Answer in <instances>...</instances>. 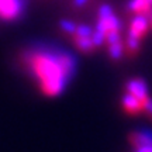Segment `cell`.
Returning a JSON list of instances; mask_svg holds the SVG:
<instances>
[{"mask_svg": "<svg viewBox=\"0 0 152 152\" xmlns=\"http://www.w3.org/2000/svg\"><path fill=\"white\" fill-rule=\"evenodd\" d=\"M23 11L21 0H0V18L4 21H13L18 18Z\"/></svg>", "mask_w": 152, "mask_h": 152, "instance_id": "6", "label": "cell"}, {"mask_svg": "<svg viewBox=\"0 0 152 152\" xmlns=\"http://www.w3.org/2000/svg\"><path fill=\"white\" fill-rule=\"evenodd\" d=\"M99 44H106L111 58L118 59L125 52L124 41L121 38V26L114 13L107 7L99 11L97 31H96Z\"/></svg>", "mask_w": 152, "mask_h": 152, "instance_id": "2", "label": "cell"}, {"mask_svg": "<svg viewBox=\"0 0 152 152\" xmlns=\"http://www.w3.org/2000/svg\"><path fill=\"white\" fill-rule=\"evenodd\" d=\"M69 34L72 35V41L75 44V47L83 54L92 52L97 45H100L96 33L93 34L87 26H75Z\"/></svg>", "mask_w": 152, "mask_h": 152, "instance_id": "3", "label": "cell"}, {"mask_svg": "<svg viewBox=\"0 0 152 152\" xmlns=\"http://www.w3.org/2000/svg\"><path fill=\"white\" fill-rule=\"evenodd\" d=\"M125 93H128L131 96H134L135 99H138L142 104H144V107L147 109V106L149 104L152 99L149 96V93H148V86L147 83L140 79V77H137V79H131L125 83Z\"/></svg>", "mask_w": 152, "mask_h": 152, "instance_id": "4", "label": "cell"}, {"mask_svg": "<svg viewBox=\"0 0 152 152\" xmlns=\"http://www.w3.org/2000/svg\"><path fill=\"white\" fill-rule=\"evenodd\" d=\"M135 152H152V145H151V147H145V148H141V149H137Z\"/></svg>", "mask_w": 152, "mask_h": 152, "instance_id": "11", "label": "cell"}, {"mask_svg": "<svg viewBox=\"0 0 152 152\" xmlns=\"http://www.w3.org/2000/svg\"><path fill=\"white\" fill-rule=\"evenodd\" d=\"M128 142L130 145L134 148V151L141 149L145 147H151L152 145V134L149 132H144V131H135L131 132L128 135Z\"/></svg>", "mask_w": 152, "mask_h": 152, "instance_id": "8", "label": "cell"}, {"mask_svg": "<svg viewBox=\"0 0 152 152\" xmlns=\"http://www.w3.org/2000/svg\"><path fill=\"white\" fill-rule=\"evenodd\" d=\"M21 61L26 69L37 79L39 90L47 97L59 96L75 71L72 56L44 48L26 49L21 54Z\"/></svg>", "mask_w": 152, "mask_h": 152, "instance_id": "1", "label": "cell"}, {"mask_svg": "<svg viewBox=\"0 0 152 152\" xmlns=\"http://www.w3.org/2000/svg\"><path fill=\"white\" fill-rule=\"evenodd\" d=\"M149 24H151V27H152V16H151V20H149Z\"/></svg>", "mask_w": 152, "mask_h": 152, "instance_id": "12", "label": "cell"}, {"mask_svg": "<svg viewBox=\"0 0 152 152\" xmlns=\"http://www.w3.org/2000/svg\"><path fill=\"white\" fill-rule=\"evenodd\" d=\"M144 114H145V115H147L148 118L151 120L152 121V100L151 102H149V104H148L147 106V109H145V111H144Z\"/></svg>", "mask_w": 152, "mask_h": 152, "instance_id": "10", "label": "cell"}, {"mask_svg": "<svg viewBox=\"0 0 152 152\" xmlns=\"http://www.w3.org/2000/svg\"><path fill=\"white\" fill-rule=\"evenodd\" d=\"M121 106H123V110H124L128 115H138V114H141L145 111L144 104H142L138 99H135L134 96H131L128 93H125V96L123 97Z\"/></svg>", "mask_w": 152, "mask_h": 152, "instance_id": "7", "label": "cell"}, {"mask_svg": "<svg viewBox=\"0 0 152 152\" xmlns=\"http://www.w3.org/2000/svg\"><path fill=\"white\" fill-rule=\"evenodd\" d=\"M151 24L148 21V17L145 16H134V18L130 23V28H128V39H134L141 42V39L145 37V34L148 33V27Z\"/></svg>", "mask_w": 152, "mask_h": 152, "instance_id": "5", "label": "cell"}, {"mask_svg": "<svg viewBox=\"0 0 152 152\" xmlns=\"http://www.w3.org/2000/svg\"><path fill=\"white\" fill-rule=\"evenodd\" d=\"M128 11L132 16H152V0H131Z\"/></svg>", "mask_w": 152, "mask_h": 152, "instance_id": "9", "label": "cell"}]
</instances>
